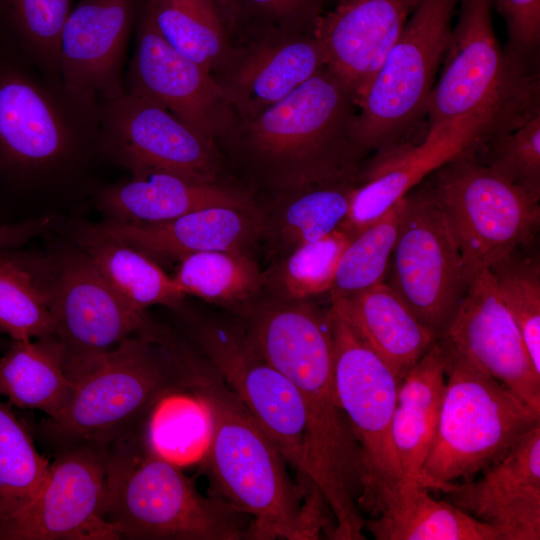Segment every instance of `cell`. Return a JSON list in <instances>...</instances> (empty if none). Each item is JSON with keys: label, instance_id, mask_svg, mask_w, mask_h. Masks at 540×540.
<instances>
[{"label": "cell", "instance_id": "9a60e30c", "mask_svg": "<svg viewBox=\"0 0 540 540\" xmlns=\"http://www.w3.org/2000/svg\"><path fill=\"white\" fill-rule=\"evenodd\" d=\"M98 152L138 173L165 171L215 183L222 160L217 144L150 99L124 93L99 101Z\"/></svg>", "mask_w": 540, "mask_h": 540}, {"label": "cell", "instance_id": "e0dca14e", "mask_svg": "<svg viewBox=\"0 0 540 540\" xmlns=\"http://www.w3.org/2000/svg\"><path fill=\"white\" fill-rule=\"evenodd\" d=\"M490 133L485 120L465 117L428 128L419 143L402 140L377 150L358 171V185L340 228L355 237L437 168L475 154Z\"/></svg>", "mask_w": 540, "mask_h": 540}, {"label": "cell", "instance_id": "8fae6325", "mask_svg": "<svg viewBox=\"0 0 540 540\" xmlns=\"http://www.w3.org/2000/svg\"><path fill=\"white\" fill-rule=\"evenodd\" d=\"M330 317L335 387L361 450L364 487L359 507L373 517L402 484L392 436L399 380L332 302Z\"/></svg>", "mask_w": 540, "mask_h": 540}, {"label": "cell", "instance_id": "f35d334b", "mask_svg": "<svg viewBox=\"0 0 540 540\" xmlns=\"http://www.w3.org/2000/svg\"><path fill=\"white\" fill-rule=\"evenodd\" d=\"M528 248L513 249L488 269L540 373V263Z\"/></svg>", "mask_w": 540, "mask_h": 540}, {"label": "cell", "instance_id": "7a4b0ae2", "mask_svg": "<svg viewBox=\"0 0 540 540\" xmlns=\"http://www.w3.org/2000/svg\"><path fill=\"white\" fill-rule=\"evenodd\" d=\"M163 342L207 419L203 466L215 495L252 518L253 539H334L323 494L292 480L278 448L208 360L171 330Z\"/></svg>", "mask_w": 540, "mask_h": 540}, {"label": "cell", "instance_id": "d6a6232c", "mask_svg": "<svg viewBox=\"0 0 540 540\" xmlns=\"http://www.w3.org/2000/svg\"><path fill=\"white\" fill-rule=\"evenodd\" d=\"M86 254L109 285L133 309L163 305L178 308L184 298L169 276L143 251L109 239L85 240Z\"/></svg>", "mask_w": 540, "mask_h": 540}, {"label": "cell", "instance_id": "e575fe53", "mask_svg": "<svg viewBox=\"0 0 540 540\" xmlns=\"http://www.w3.org/2000/svg\"><path fill=\"white\" fill-rule=\"evenodd\" d=\"M50 462L0 396V522L25 508L47 480Z\"/></svg>", "mask_w": 540, "mask_h": 540}, {"label": "cell", "instance_id": "836d02e7", "mask_svg": "<svg viewBox=\"0 0 540 540\" xmlns=\"http://www.w3.org/2000/svg\"><path fill=\"white\" fill-rule=\"evenodd\" d=\"M72 2L0 0V33L42 72L60 77V40Z\"/></svg>", "mask_w": 540, "mask_h": 540}, {"label": "cell", "instance_id": "f546056e", "mask_svg": "<svg viewBox=\"0 0 540 540\" xmlns=\"http://www.w3.org/2000/svg\"><path fill=\"white\" fill-rule=\"evenodd\" d=\"M142 10L173 49L213 75L232 61L228 28L214 0H144Z\"/></svg>", "mask_w": 540, "mask_h": 540}, {"label": "cell", "instance_id": "44dd1931", "mask_svg": "<svg viewBox=\"0 0 540 540\" xmlns=\"http://www.w3.org/2000/svg\"><path fill=\"white\" fill-rule=\"evenodd\" d=\"M478 479L446 483L436 491L499 540L540 539V424L529 430Z\"/></svg>", "mask_w": 540, "mask_h": 540}, {"label": "cell", "instance_id": "5b68a950", "mask_svg": "<svg viewBox=\"0 0 540 540\" xmlns=\"http://www.w3.org/2000/svg\"><path fill=\"white\" fill-rule=\"evenodd\" d=\"M70 395L61 413L39 425L53 448L87 442L107 448L141 432L167 397L187 392L168 349L143 327L116 348L65 367Z\"/></svg>", "mask_w": 540, "mask_h": 540}, {"label": "cell", "instance_id": "f1b7e54d", "mask_svg": "<svg viewBox=\"0 0 540 540\" xmlns=\"http://www.w3.org/2000/svg\"><path fill=\"white\" fill-rule=\"evenodd\" d=\"M71 381L54 336L14 340L0 358V396L19 408L57 417L70 395Z\"/></svg>", "mask_w": 540, "mask_h": 540}, {"label": "cell", "instance_id": "1f68e13d", "mask_svg": "<svg viewBox=\"0 0 540 540\" xmlns=\"http://www.w3.org/2000/svg\"><path fill=\"white\" fill-rule=\"evenodd\" d=\"M173 276L184 295L233 308L239 313L265 287V275L249 252L214 250L179 259Z\"/></svg>", "mask_w": 540, "mask_h": 540}, {"label": "cell", "instance_id": "4fadbf2b", "mask_svg": "<svg viewBox=\"0 0 540 540\" xmlns=\"http://www.w3.org/2000/svg\"><path fill=\"white\" fill-rule=\"evenodd\" d=\"M403 198L389 285L426 328L442 337L469 285L462 257L425 185Z\"/></svg>", "mask_w": 540, "mask_h": 540}, {"label": "cell", "instance_id": "7402d4cb", "mask_svg": "<svg viewBox=\"0 0 540 540\" xmlns=\"http://www.w3.org/2000/svg\"><path fill=\"white\" fill-rule=\"evenodd\" d=\"M420 0H341L324 13L313 34L326 67L357 102L379 72Z\"/></svg>", "mask_w": 540, "mask_h": 540}, {"label": "cell", "instance_id": "9c48e42d", "mask_svg": "<svg viewBox=\"0 0 540 540\" xmlns=\"http://www.w3.org/2000/svg\"><path fill=\"white\" fill-rule=\"evenodd\" d=\"M422 183L460 251L468 284L513 249L533 246L540 225V199L495 173L474 154L443 164Z\"/></svg>", "mask_w": 540, "mask_h": 540}, {"label": "cell", "instance_id": "30bf717a", "mask_svg": "<svg viewBox=\"0 0 540 540\" xmlns=\"http://www.w3.org/2000/svg\"><path fill=\"white\" fill-rule=\"evenodd\" d=\"M458 0H420L379 72L357 102L352 140L363 155L406 140L426 114Z\"/></svg>", "mask_w": 540, "mask_h": 540}, {"label": "cell", "instance_id": "4316f807", "mask_svg": "<svg viewBox=\"0 0 540 540\" xmlns=\"http://www.w3.org/2000/svg\"><path fill=\"white\" fill-rule=\"evenodd\" d=\"M331 302L399 382L438 338L385 281Z\"/></svg>", "mask_w": 540, "mask_h": 540}, {"label": "cell", "instance_id": "d590c367", "mask_svg": "<svg viewBox=\"0 0 540 540\" xmlns=\"http://www.w3.org/2000/svg\"><path fill=\"white\" fill-rule=\"evenodd\" d=\"M0 331L12 341L46 338L54 333L47 287L8 249L0 250Z\"/></svg>", "mask_w": 540, "mask_h": 540}, {"label": "cell", "instance_id": "603a6c76", "mask_svg": "<svg viewBox=\"0 0 540 540\" xmlns=\"http://www.w3.org/2000/svg\"><path fill=\"white\" fill-rule=\"evenodd\" d=\"M265 220L253 208L212 206L160 223L109 220L84 230L85 240L109 239L179 259L193 253L249 249L264 235Z\"/></svg>", "mask_w": 540, "mask_h": 540}, {"label": "cell", "instance_id": "4dcf8cb0", "mask_svg": "<svg viewBox=\"0 0 540 540\" xmlns=\"http://www.w3.org/2000/svg\"><path fill=\"white\" fill-rule=\"evenodd\" d=\"M357 185V176H348L286 192L272 222L265 221L264 234H271L281 257L326 236L345 220Z\"/></svg>", "mask_w": 540, "mask_h": 540}, {"label": "cell", "instance_id": "ee69618b", "mask_svg": "<svg viewBox=\"0 0 540 540\" xmlns=\"http://www.w3.org/2000/svg\"><path fill=\"white\" fill-rule=\"evenodd\" d=\"M227 28L234 29L241 23L245 13L240 0H214Z\"/></svg>", "mask_w": 540, "mask_h": 540}, {"label": "cell", "instance_id": "52a82bcc", "mask_svg": "<svg viewBox=\"0 0 540 540\" xmlns=\"http://www.w3.org/2000/svg\"><path fill=\"white\" fill-rule=\"evenodd\" d=\"M441 74L430 93L428 128L465 117L485 120L493 136L540 114L531 66L504 52L492 23V0H458Z\"/></svg>", "mask_w": 540, "mask_h": 540}, {"label": "cell", "instance_id": "8d00e7d4", "mask_svg": "<svg viewBox=\"0 0 540 540\" xmlns=\"http://www.w3.org/2000/svg\"><path fill=\"white\" fill-rule=\"evenodd\" d=\"M352 237L341 228L295 248L265 272L270 295L309 299L330 290L341 256Z\"/></svg>", "mask_w": 540, "mask_h": 540}, {"label": "cell", "instance_id": "74e56055", "mask_svg": "<svg viewBox=\"0 0 540 540\" xmlns=\"http://www.w3.org/2000/svg\"><path fill=\"white\" fill-rule=\"evenodd\" d=\"M404 198L353 237L339 261L329 290L331 298L346 297L384 282L396 243Z\"/></svg>", "mask_w": 540, "mask_h": 540}, {"label": "cell", "instance_id": "ab89813d", "mask_svg": "<svg viewBox=\"0 0 540 540\" xmlns=\"http://www.w3.org/2000/svg\"><path fill=\"white\" fill-rule=\"evenodd\" d=\"M474 156L495 173L540 199V114L484 139Z\"/></svg>", "mask_w": 540, "mask_h": 540}, {"label": "cell", "instance_id": "d6986e66", "mask_svg": "<svg viewBox=\"0 0 540 540\" xmlns=\"http://www.w3.org/2000/svg\"><path fill=\"white\" fill-rule=\"evenodd\" d=\"M444 336L540 414V373L489 269L473 277Z\"/></svg>", "mask_w": 540, "mask_h": 540}, {"label": "cell", "instance_id": "83f0119b", "mask_svg": "<svg viewBox=\"0 0 540 540\" xmlns=\"http://www.w3.org/2000/svg\"><path fill=\"white\" fill-rule=\"evenodd\" d=\"M428 491L421 485L399 489L365 520L364 530L377 540H499L492 527Z\"/></svg>", "mask_w": 540, "mask_h": 540}, {"label": "cell", "instance_id": "6da1fadb", "mask_svg": "<svg viewBox=\"0 0 540 540\" xmlns=\"http://www.w3.org/2000/svg\"><path fill=\"white\" fill-rule=\"evenodd\" d=\"M240 321L255 349L296 388L305 413L304 476L336 521L334 539L363 540L361 450L335 387L330 308L259 297Z\"/></svg>", "mask_w": 540, "mask_h": 540}, {"label": "cell", "instance_id": "7c38bea8", "mask_svg": "<svg viewBox=\"0 0 540 540\" xmlns=\"http://www.w3.org/2000/svg\"><path fill=\"white\" fill-rule=\"evenodd\" d=\"M190 342L245 405L302 478L306 420L292 383L255 349L238 320L189 319Z\"/></svg>", "mask_w": 540, "mask_h": 540}, {"label": "cell", "instance_id": "d4e9b609", "mask_svg": "<svg viewBox=\"0 0 540 540\" xmlns=\"http://www.w3.org/2000/svg\"><path fill=\"white\" fill-rule=\"evenodd\" d=\"M98 202L111 221L145 224L212 206L255 207L241 190L165 171L133 173L130 179L101 189Z\"/></svg>", "mask_w": 540, "mask_h": 540}, {"label": "cell", "instance_id": "ac0fdd59", "mask_svg": "<svg viewBox=\"0 0 540 540\" xmlns=\"http://www.w3.org/2000/svg\"><path fill=\"white\" fill-rule=\"evenodd\" d=\"M47 291L65 367L116 348L148 320L115 292L86 253L66 257Z\"/></svg>", "mask_w": 540, "mask_h": 540}, {"label": "cell", "instance_id": "60d3db41", "mask_svg": "<svg viewBox=\"0 0 540 540\" xmlns=\"http://www.w3.org/2000/svg\"><path fill=\"white\" fill-rule=\"evenodd\" d=\"M505 20L507 53L531 66L540 44V0H492Z\"/></svg>", "mask_w": 540, "mask_h": 540}, {"label": "cell", "instance_id": "2e32d148", "mask_svg": "<svg viewBox=\"0 0 540 540\" xmlns=\"http://www.w3.org/2000/svg\"><path fill=\"white\" fill-rule=\"evenodd\" d=\"M135 29L134 53L125 72V92L159 103L216 143L237 117L217 79L173 49L142 9Z\"/></svg>", "mask_w": 540, "mask_h": 540}, {"label": "cell", "instance_id": "3957f363", "mask_svg": "<svg viewBox=\"0 0 540 540\" xmlns=\"http://www.w3.org/2000/svg\"><path fill=\"white\" fill-rule=\"evenodd\" d=\"M356 113L352 93L324 67L281 101L236 117L219 141L255 180L286 193L357 176Z\"/></svg>", "mask_w": 540, "mask_h": 540}, {"label": "cell", "instance_id": "b9f144b4", "mask_svg": "<svg viewBox=\"0 0 540 540\" xmlns=\"http://www.w3.org/2000/svg\"><path fill=\"white\" fill-rule=\"evenodd\" d=\"M326 0H240L246 8L261 18L275 23L279 29L313 33L324 14Z\"/></svg>", "mask_w": 540, "mask_h": 540}, {"label": "cell", "instance_id": "5bb4252c", "mask_svg": "<svg viewBox=\"0 0 540 540\" xmlns=\"http://www.w3.org/2000/svg\"><path fill=\"white\" fill-rule=\"evenodd\" d=\"M106 510V448L62 444L39 493L0 522V540H120Z\"/></svg>", "mask_w": 540, "mask_h": 540}, {"label": "cell", "instance_id": "277c9868", "mask_svg": "<svg viewBox=\"0 0 540 540\" xmlns=\"http://www.w3.org/2000/svg\"><path fill=\"white\" fill-rule=\"evenodd\" d=\"M99 101L47 75L0 33V174L62 178L98 152ZM99 153V152H98Z\"/></svg>", "mask_w": 540, "mask_h": 540}, {"label": "cell", "instance_id": "8992f818", "mask_svg": "<svg viewBox=\"0 0 540 540\" xmlns=\"http://www.w3.org/2000/svg\"><path fill=\"white\" fill-rule=\"evenodd\" d=\"M106 519L121 539H253V520L219 496H204L143 431L106 448Z\"/></svg>", "mask_w": 540, "mask_h": 540}, {"label": "cell", "instance_id": "484cf974", "mask_svg": "<svg viewBox=\"0 0 540 540\" xmlns=\"http://www.w3.org/2000/svg\"><path fill=\"white\" fill-rule=\"evenodd\" d=\"M447 339L438 337L399 382L392 436L402 469L401 488L419 485L431 447L446 386Z\"/></svg>", "mask_w": 540, "mask_h": 540}, {"label": "cell", "instance_id": "ba28073f", "mask_svg": "<svg viewBox=\"0 0 540 540\" xmlns=\"http://www.w3.org/2000/svg\"><path fill=\"white\" fill-rule=\"evenodd\" d=\"M447 341L444 396L419 476V485L428 490L474 478L540 424V414Z\"/></svg>", "mask_w": 540, "mask_h": 540}, {"label": "cell", "instance_id": "cb8c5ba5", "mask_svg": "<svg viewBox=\"0 0 540 540\" xmlns=\"http://www.w3.org/2000/svg\"><path fill=\"white\" fill-rule=\"evenodd\" d=\"M240 60L234 58L217 79L237 117H250L281 101L326 67L313 33L279 29Z\"/></svg>", "mask_w": 540, "mask_h": 540}, {"label": "cell", "instance_id": "ffe728a7", "mask_svg": "<svg viewBox=\"0 0 540 540\" xmlns=\"http://www.w3.org/2000/svg\"><path fill=\"white\" fill-rule=\"evenodd\" d=\"M143 1H78L60 40L59 73L66 84L98 101L125 93L127 48Z\"/></svg>", "mask_w": 540, "mask_h": 540}, {"label": "cell", "instance_id": "7bdbcfd3", "mask_svg": "<svg viewBox=\"0 0 540 540\" xmlns=\"http://www.w3.org/2000/svg\"><path fill=\"white\" fill-rule=\"evenodd\" d=\"M50 220L37 218L25 222L0 225V250L10 249L27 242L43 231Z\"/></svg>", "mask_w": 540, "mask_h": 540}]
</instances>
